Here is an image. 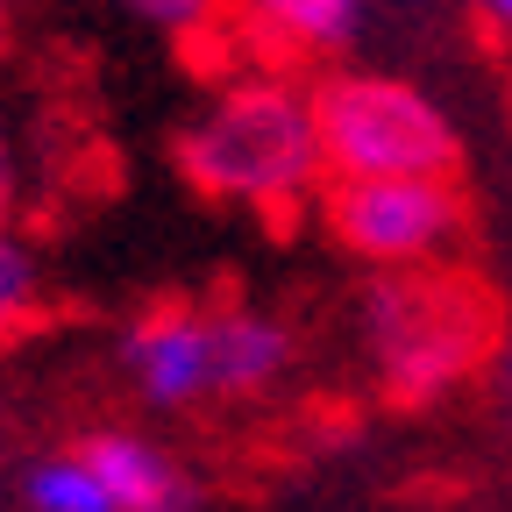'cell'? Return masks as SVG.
Returning a JSON list of instances; mask_svg holds the SVG:
<instances>
[{"label": "cell", "instance_id": "cell-1", "mask_svg": "<svg viewBox=\"0 0 512 512\" xmlns=\"http://www.w3.org/2000/svg\"><path fill=\"white\" fill-rule=\"evenodd\" d=\"M185 178L214 200L249 207H292L320 178V136H313V93L292 79H242L228 86L200 121L178 136Z\"/></svg>", "mask_w": 512, "mask_h": 512}, {"label": "cell", "instance_id": "cell-2", "mask_svg": "<svg viewBox=\"0 0 512 512\" xmlns=\"http://www.w3.org/2000/svg\"><path fill=\"white\" fill-rule=\"evenodd\" d=\"M313 136H320V178H448L456 128L448 114L377 72H342L313 93Z\"/></svg>", "mask_w": 512, "mask_h": 512}, {"label": "cell", "instance_id": "cell-3", "mask_svg": "<svg viewBox=\"0 0 512 512\" xmlns=\"http://www.w3.org/2000/svg\"><path fill=\"white\" fill-rule=\"evenodd\" d=\"M363 328H370V356L392 384V399H434L484 356L491 313L456 278L384 271L363 292Z\"/></svg>", "mask_w": 512, "mask_h": 512}, {"label": "cell", "instance_id": "cell-4", "mask_svg": "<svg viewBox=\"0 0 512 512\" xmlns=\"http://www.w3.org/2000/svg\"><path fill=\"white\" fill-rule=\"evenodd\" d=\"M463 221L448 178H328V228L363 264H434Z\"/></svg>", "mask_w": 512, "mask_h": 512}, {"label": "cell", "instance_id": "cell-5", "mask_svg": "<svg viewBox=\"0 0 512 512\" xmlns=\"http://www.w3.org/2000/svg\"><path fill=\"white\" fill-rule=\"evenodd\" d=\"M121 363L150 406H192L214 392V328L192 306H157L121 335Z\"/></svg>", "mask_w": 512, "mask_h": 512}, {"label": "cell", "instance_id": "cell-6", "mask_svg": "<svg viewBox=\"0 0 512 512\" xmlns=\"http://www.w3.org/2000/svg\"><path fill=\"white\" fill-rule=\"evenodd\" d=\"M79 463L100 477V491H107L114 512H192V477L164 456L157 441L128 434V427H100V434H86Z\"/></svg>", "mask_w": 512, "mask_h": 512}, {"label": "cell", "instance_id": "cell-7", "mask_svg": "<svg viewBox=\"0 0 512 512\" xmlns=\"http://www.w3.org/2000/svg\"><path fill=\"white\" fill-rule=\"evenodd\" d=\"M207 328H214V392H264L292 363V328L256 306L207 313Z\"/></svg>", "mask_w": 512, "mask_h": 512}, {"label": "cell", "instance_id": "cell-8", "mask_svg": "<svg viewBox=\"0 0 512 512\" xmlns=\"http://www.w3.org/2000/svg\"><path fill=\"white\" fill-rule=\"evenodd\" d=\"M271 43L264 50H306V57H328V50H349L363 36V8L356 0H264L249 15Z\"/></svg>", "mask_w": 512, "mask_h": 512}, {"label": "cell", "instance_id": "cell-9", "mask_svg": "<svg viewBox=\"0 0 512 512\" xmlns=\"http://www.w3.org/2000/svg\"><path fill=\"white\" fill-rule=\"evenodd\" d=\"M22 505H29V512H114L107 491H100V477H93L79 456H43V463H29Z\"/></svg>", "mask_w": 512, "mask_h": 512}, {"label": "cell", "instance_id": "cell-10", "mask_svg": "<svg viewBox=\"0 0 512 512\" xmlns=\"http://www.w3.org/2000/svg\"><path fill=\"white\" fill-rule=\"evenodd\" d=\"M29 292H36V271H29V249L0 228V328H8V320L29 306Z\"/></svg>", "mask_w": 512, "mask_h": 512}, {"label": "cell", "instance_id": "cell-11", "mask_svg": "<svg viewBox=\"0 0 512 512\" xmlns=\"http://www.w3.org/2000/svg\"><path fill=\"white\" fill-rule=\"evenodd\" d=\"M136 15L157 22V29H200V22H207V8H185V0H178V8H171V0H143Z\"/></svg>", "mask_w": 512, "mask_h": 512}, {"label": "cell", "instance_id": "cell-12", "mask_svg": "<svg viewBox=\"0 0 512 512\" xmlns=\"http://www.w3.org/2000/svg\"><path fill=\"white\" fill-rule=\"evenodd\" d=\"M484 22H491L498 36H512V0H491V8H484Z\"/></svg>", "mask_w": 512, "mask_h": 512}, {"label": "cell", "instance_id": "cell-13", "mask_svg": "<svg viewBox=\"0 0 512 512\" xmlns=\"http://www.w3.org/2000/svg\"><path fill=\"white\" fill-rule=\"evenodd\" d=\"M8 185H15V171H8V150H0V207H8Z\"/></svg>", "mask_w": 512, "mask_h": 512}, {"label": "cell", "instance_id": "cell-14", "mask_svg": "<svg viewBox=\"0 0 512 512\" xmlns=\"http://www.w3.org/2000/svg\"><path fill=\"white\" fill-rule=\"evenodd\" d=\"M505 384H512V349H505Z\"/></svg>", "mask_w": 512, "mask_h": 512}]
</instances>
